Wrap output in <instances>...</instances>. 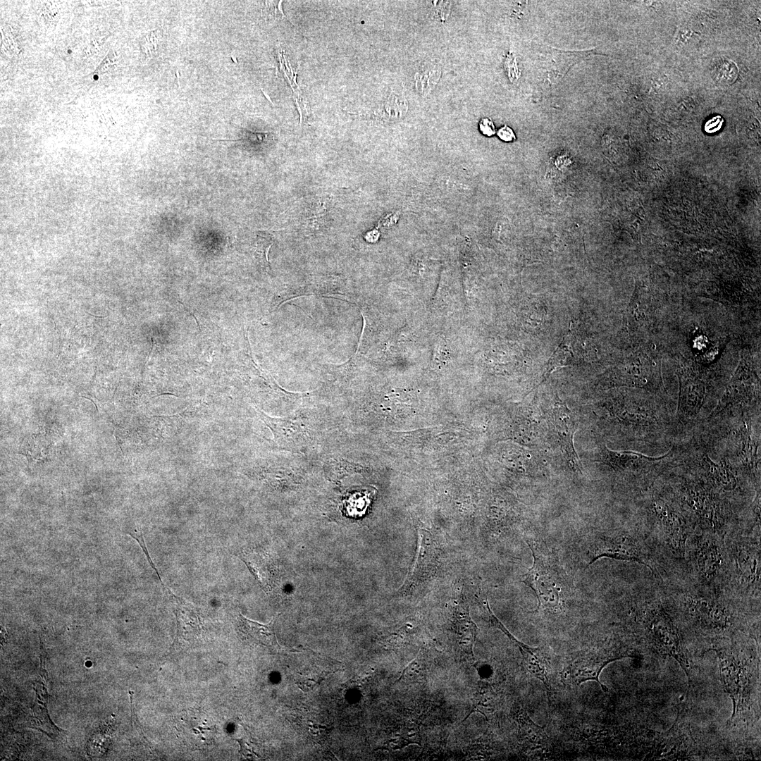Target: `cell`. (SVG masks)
Returning a JSON list of instances; mask_svg holds the SVG:
<instances>
[{
    "instance_id": "24",
    "label": "cell",
    "mask_w": 761,
    "mask_h": 761,
    "mask_svg": "<svg viewBox=\"0 0 761 761\" xmlns=\"http://www.w3.org/2000/svg\"><path fill=\"white\" fill-rule=\"evenodd\" d=\"M118 61V55L116 52L111 49L109 51L104 58L100 63V64L96 68L94 73L97 74H103L110 71L116 64Z\"/></svg>"
},
{
    "instance_id": "21",
    "label": "cell",
    "mask_w": 761,
    "mask_h": 761,
    "mask_svg": "<svg viewBox=\"0 0 761 761\" xmlns=\"http://www.w3.org/2000/svg\"><path fill=\"white\" fill-rule=\"evenodd\" d=\"M39 19L49 30H54L61 16V8L54 1H42L38 9Z\"/></svg>"
},
{
    "instance_id": "14",
    "label": "cell",
    "mask_w": 761,
    "mask_h": 761,
    "mask_svg": "<svg viewBox=\"0 0 761 761\" xmlns=\"http://www.w3.org/2000/svg\"><path fill=\"white\" fill-rule=\"evenodd\" d=\"M485 607L488 621L491 626L501 631L519 648L522 656L523 664L527 672L543 683L548 695L549 703L550 704L552 703L551 699L552 697V691L550 679V663L548 661V657L545 652L542 648L531 647L519 641L495 617L491 610L488 602H486Z\"/></svg>"
},
{
    "instance_id": "12",
    "label": "cell",
    "mask_w": 761,
    "mask_h": 761,
    "mask_svg": "<svg viewBox=\"0 0 761 761\" xmlns=\"http://www.w3.org/2000/svg\"><path fill=\"white\" fill-rule=\"evenodd\" d=\"M545 414L568 464L574 471H581V462L574 446V436L579 425L576 414L557 394Z\"/></svg>"
},
{
    "instance_id": "27",
    "label": "cell",
    "mask_w": 761,
    "mask_h": 761,
    "mask_svg": "<svg viewBox=\"0 0 761 761\" xmlns=\"http://www.w3.org/2000/svg\"><path fill=\"white\" fill-rule=\"evenodd\" d=\"M723 120L720 116H715L710 119L705 125V130L708 133H714L720 130Z\"/></svg>"
},
{
    "instance_id": "18",
    "label": "cell",
    "mask_w": 761,
    "mask_h": 761,
    "mask_svg": "<svg viewBox=\"0 0 761 761\" xmlns=\"http://www.w3.org/2000/svg\"><path fill=\"white\" fill-rule=\"evenodd\" d=\"M276 617L268 624H262L240 614V631L242 633L243 637L252 643L263 645L272 650H280L274 631V623Z\"/></svg>"
},
{
    "instance_id": "7",
    "label": "cell",
    "mask_w": 761,
    "mask_h": 761,
    "mask_svg": "<svg viewBox=\"0 0 761 761\" xmlns=\"http://www.w3.org/2000/svg\"><path fill=\"white\" fill-rule=\"evenodd\" d=\"M603 557L641 564L662 580L657 552L646 533L628 528L594 531L585 543V569Z\"/></svg>"
},
{
    "instance_id": "29",
    "label": "cell",
    "mask_w": 761,
    "mask_h": 761,
    "mask_svg": "<svg viewBox=\"0 0 761 761\" xmlns=\"http://www.w3.org/2000/svg\"><path fill=\"white\" fill-rule=\"evenodd\" d=\"M178 302H180V304H182V306H183V307H185V309H186V311H188V313H189V314H191V315H192V316L194 317V319H195V321H196V323H197V326H198L199 329H200V328H199V323H198V321H197V319L196 316H194V314H192V313L191 312V311H190V310H189V309H188V308H187V307H186V306H185V305L184 304V303H182V302H180V301H178Z\"/></svg>"
},
{
    "instance_id": "3",
    "label": "cell",
    "mask_w": 761,
    "mask_h": 761,
    "mask_svg": "<svg viewBox=\"0 0 761 761\" xmlns=\"http://www.w3.org/2000/svg\"><path fill=\"white\" fill-rule=\"evenodd\" d=\"M662 476L696 525V528L726 536L744 516L696 475L677 461Z\"/></svg>"
},
{
    "instance_id": "17",
    "label": "cell",
    "mask_w": 761,
    "mask_h": 761,
    "mask_svg": "<svg viewBox=\"0 0 761 761\" xmlns=\"http://www.w3.org/2000/svg\"><path fill=\"white\" fill-rule=\"evenodd\" d=\"M177 730L180 738L190 747L206 745L212 741L214 724H209L205 714L199 711H188L178 718Z\"/></svg>"
},
{
    "instance_id": "4",
    "label": "cell",
    "mask_w": 761,
    "mask_h": 761,
    "mask_svg": "<svg viewBox=\"0 0 761 761\" xmlns=\"http://www.w3.org/2000/svg\"><path fill=\"white\" fill-rule=\"evenodd\" d=\"M697 429L760 485V408L705 419Z\"/></svg>"
},
{
    "instance_id": "15",
    "label": "cell",
    "mask_w": 761,
    "mask_h": 761,
    "mask_svg": "<svg viewBox=\"0 0 761 761\" xmlns=\"http://www.w3.org/2000/svg\"><path fill=\"white\" fill-rule=\"evenodd\" d=\"M438 548L432 534L427 530H418V547L415 560L402 586V591H412L426 580L436 567Z\"/></svg>"
},
{
    "instance_id": "11",
    "label": "cell",
    "mask_w": 761,
    "mask_h": 761,
    "mask_svg": "<svg viewBox=\"0 0 761 761\" xmlns=\"http://www.w3.org/2000/svg\"><path fill=\"white\" fill-rule=\"evenodd\" d=\"M631 657L606 650H592L582 652L571 659L561 672L564 684L578 686L587 681H595L603 691H608L599 679L602 670L610 662L623 657Z\"/></svg>"
},
{
    "instance_id": "25",
    "label": "cell",
    "mask_w": 761,
    "mask_h": 761,
    "mask_svg": "<svg viewBox=\"0 0 761 761\" xmlns=\"http://www.w3.org/2000/svg\"><path fill=\"white\" fill-rule=\"evenodd\" d=\"M128 533L137 541V543H139V545L142 547L143 552H144V554H145V555H146V557L147 558V560H148L149 563L150 564L151 567L153 568L154 570H155L159 580L161 581V583L162 586H163V588H166L165 585L163 583V582H162V581L161 579L160 575H159L156 568L155 567V566H154V563L152 562L151 559V557H150V556L149 555L148 550H147V548L146 547L144 540V537H143V534H142V531L135 530L134 531H130V532L128 531Z\"/></svg>"
},
{
    "instance_id": "1",
    "label": "cell",
    "mask_w": 761,
    "mask_h": 761,
    "mask_svg": "<svg viewBox=\"0 0 761 761\" xmlns=\"http://www.w3.org/2000/svg\"><path fill=\"white\" fill-rule=\"evenodd\" d=\"M677 462L745 516L760 491V485L754 483L724 452L698 432L680 443Z\"/></svg>"
},
{
    "instance_id": "8",
    "label": "cell",
    "mask_w": 761,
    "mask_h": 761,
    "mask_svg": "<svg viewBox=\"0 0 761 761\" xmlns=\"http://www.w3.org/2000/svg\"><path fill=\"white\" fill-rule=\"evenodd\" d=\"M685 565L694 583L726 592L729 557L725 536L696 528L688 543Z\"/></svg>"
},
{
    "instance_id": "16",
    "label": "cell",
    "mask_w": 761,
    "mask_h": 761,
    "mask_svg": "<svg viewBox=\"0 0 761 761\" xmlns=\"http://www.w3.org/2000/svg\"><path fill=\"white\" fill-rule=\"evenodd\" d=\"M719 660V669L723 686L734 704L731 720L743 705L747 695V681L743 669L733 656L722 651H716Z\"/></svg>"
},
{
    "instance_id": "13",
    "label": "cell",
    "mask_w": 761,
    "mask_h": 761,
    "mask_svg": "<svg viewBox=\"0 0 761 761\" xmlns=\"http://www.w3.org/2000/svg\"><path fill=\"white\" fill-rule=\"evenodd\" d=\"M259 419L269 428L278 447L290 452H299L309 441L308 428L297 416L273 417L256 409Z\"/></svg>"
},
{
    "instance_id": "10",
    "label": "cell",
    "mask_w": 761,
    "mask_h": 761,
    "mask_svg": "<svg viewBox=\"0 0 761 761\" xmlns=\"http://www.w3.org/2000/svg\"><path fill=\"white\" fill-rule=\"evenodd\" d=\"M594 54L593 49L566 51L533 43L530 51L532 71L540 83L551 88L576 63Z\"/></svg>"
},
{
    "instance_id": "19",
    "label": "cell",
    "mask_w": 761,
    "mask_h": 761,
    "mask_svg": "<svg viewBox=\"0 0 761 761\" xmlns=\"http://www.w3.org/2000/svg\"><path fill=\"white\" fill-rule=\"evenodd\" d=\"M521 740L530 750L545 748L550 743V738L544 729L536 724L524 708L517 714Z\"/></svg>"
},
{
    "instance_id": "26",
    "label": "cell",
    "mask_w": 761,
    "mask_h": 761,
    "mask_svg": "<svg viewBox=\"0 0 761 761\" xmlns=\"http://www.w3.org/2000/svg\"><path fill=\"white\" fill-rule=\"evenodd\" d=\"M480 132L488 137L493 136L495 133V127L493 122L488 118H483L478 123Z\"/></svg>"
},
{
    "instance_id": "5",
    "label": "cell",
    "mask_w": 761,
    "mask_h": 761,
    "mask_svg": "<svg viewBox=\"0 0 761 761\" xmlns=\"http://www.w3.org/2000/svg\"><path fill=\"white\" fill-rule=\"evenodd\" d=\"M528 544L532 552L533 564L522 582L533 591L538 600L537 607L532 613H561L574 593V581L555 550L533 538H530Z\"/></svg>"
},
{
    "instance_id": "23",
    "label": "cell",
    "mask_w": 761,
    "mask_h": 761,
    "mask_svg": "<svg viewBox=\"0 0 761 761\" xmlns=\"http://www.w3.org/2000/svg\"><path fill=\"white\" fill-rule=\"evenodd\" d=\"M159 38V32L156 30H151L140 39L141 49L147 58H150L156 54Z\"/></svg>"
},
{
    "instance_id": "22",
    "label": "cell",
    "mask_w": 761,
    "mask_h": 761,
    "mask_svg": "<svg viewBox=\"0 0 761 761\" xmlns=\"http://www.w3.org/2000/svg\"><path fill=\"white\" fill-rule=\"evenodd\" d=\"M1 34L4 51L9 56H19L21 54V46L13 30L9 26L1 25Z\"/></svg>"
},
{
    "instance_id": "6",
    "label": "cell",
    "mask_w": 761,
    "mask_h": 761,
    "mask_svg": "<svg viewBox=\"0 0 761 761\" xmlns=\"http://www.w3.org/2000/svg\"><path fill=\"white\" fill-rule=\"evenodd\" d=\"M729 557L726 592L732 598H760V527L738 526L725 536Z\"/></svg>"
},
{
    "instance_id": "28",
    "label": "cell",
    "mask_w": 761,
    "mask_h": 761,
    "mask_svg": "<svg viewBox=\"0 0 761 761\" xmlns=\"http://www.w3.org/2000/svg\"><path fill=\"white\" fill-rule=\"evenodd\" d=\"M497 134L505 142H512L516 138L514 131L507 125H504L499 129Z\"/></svg>"
},
{
    "instance_id": "9",
    "label": "cell",
    "mask_w": 761,
    "mask_h": 761,
    "mask_svg": "<svg viewBox=\"0 0 761 761\" xmlns=\"http://www.w3.org/2000/svg\"><path fill=\"white\" fill-rule=\"evenodd\" d=\"M643 616L645 632L651 643L662 653L674 657L690 681L689 664L681 648L679 630L660 600L652 595V592L645 600Z\"/></svg>"
},
{
    "instance_id": "2",
    "label": "cell",
    "mask_w": 761,
    "mask_h": 761,
    "mask_svg": "<svg viewBox=\"0 0 761 761\" xmlns=\"http://www.w3.org/2000/svg\"><path fill=\"white\" fill-rule=\"evenodd\" d=\"M640 495L641 514L651 544L657 552L685 565L688 543L696 529L691 516L662 475Z\"/></svg>"
},
{
    "instance_id": "20",
    "label": "cell",
    "mask_w": 761,
    "mask_h": 761,
    "mask_svg": "<svg viewBox=\"0 0 761 761\" xmlns=\"http://www.w3.org/2000/svg\"><path fill=\"white\" fill-rule=\"evenodd\" d=\"M570 340L571 333L569 330L560 345L555 350L550 358L546 369L543 375V378L539 385L545 380L554 370L571 364L572 361L571 359H574V354L570 347Z\"/></svg>"
}]
</instances>
